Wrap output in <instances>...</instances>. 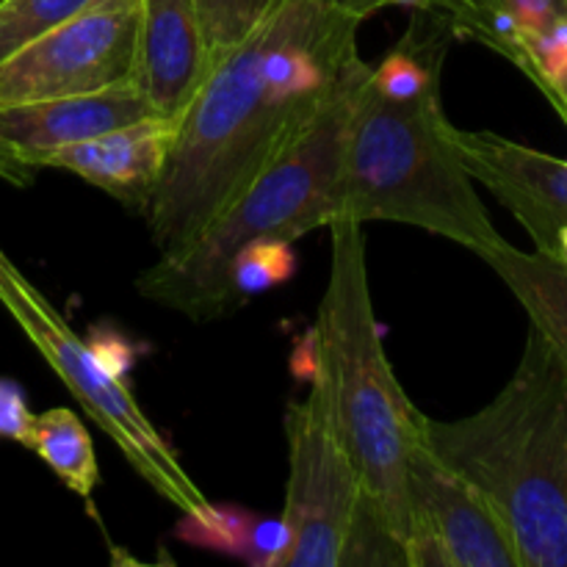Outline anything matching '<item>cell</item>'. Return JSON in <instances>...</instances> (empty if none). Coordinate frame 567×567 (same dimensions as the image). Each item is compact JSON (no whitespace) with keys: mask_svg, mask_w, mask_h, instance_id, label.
<instances>
[{"mask_svg":"<svg viewBox=\"0 0 567 567\" xmlns=\"http://www.w3.org/2000/svg\"><path fill=\"white\" fill-rule=\"evenodd\" d=\"M358 28L336 0H277L241 42L210 61L144 210L161 255L197 241L319 111L360 55Z\"/></svg>","mask_w":567,"mask_h":567,"instance_id":"obj_1","label":"cell"},{"mask_svg":"<svg viewBox=\"0 0 567 567\" xmlns=\"http://www.w3.org/2000/svg\"><path fill=\"white\" fill-rule=\"evenodd\" d=\"M408 502V567H520L496 507L441 463L419 435L410 452Z\"/></svg>","mask_w":567,"mask_h":567,"instance_id":"obj_9","label":"cell"},{"mask_svg":"<svg viewBox=\"0 0 567 567\" xmlns=\"http://www.w3.org/2000/svg\"><path fill=\"white\" fill-rule=\"evenodd\" d=\"M435 14L452 22L454 37L476 39L520 70L532 39L565 22L567 6L563 0H437Z\"/></svg>","mask_w":567,"mask_h":567,"instance_id":"obj_14","label":"cell"},{"mask_svg":"<svg viewBox=\"0 0 567 567\" xmlns=\"http://www.w3.org/2000/svg\"><path fill=\"white\" fill-rule=\"evenodd\" d=\"M336 6H341L347 14L358 17L360 22L369 20L371 14H377L380 11V6H377V0H336Z\"/></svg>","mask_w":567,"mask_h":567,"instance_id":"obj_23","label":"cell"},{"mask_svg":"<svg viewBox=\"0 0 567 567\" xmlns=\"http://www.w3.org/2000/svg\"><path fill=\"white\" fill-rule=\"evenodd\" d=\"M554 260H559V264L567 266V225L559 227L557 233V244H554Z\"/></svg>","mask_w":567,"mask_h":567,"instance_id":"obj_26","label":"cell"},{"mask_svg":"<svg viewBox=\"0 0 567 567\" xmlns=\"http://www.w3.org/2000/svg\"><path fill=\"white\" fill-rule=\"evenodd\" d=\"M25 449H31L75 496L92 504L94 487L100 485L97 454L81 415L70 408H53L33 415L31 435Z\"/></svg>","mask_w":567,"mask_h":567,"instance_id":"obj_17","label":"cell"},{"mask_svg":"<svg viewBox=\"0 0 567 567\" xmlns=\"http://www.w3.org/2000/svg\"><path fill=\"white\" fill-rule=\"evenodd\" d=\"M33 415L37 413L28 408V396L20 382L0 377V441H14L25 446Z\"/></svg>","mask_w":567,"mask_h":567,"instance_id":"obj_21","label":"cell"},{"mask_svg":"<svg viewBox=\"0 0 567 567\" xmlns=\"http://www.w3.org/2000/svg\"><path fill=\"white\" fill-rule=\"evenodd\" d=\"M0 308L11 316L22 336L48 360L61 382L70 388L83 413L114 441L131 468L181 513L203 507L208 498L188 476L175 449L150 421L133 396L125 377L114 374L86 338L53 308L48 297L25 277V271L0 247Z\"/></svg>","mask_w":567,"mask_h":567,"instance_id":"obj_6","label":"cell"},{"mask_svg":"<svg viewBox=\"0 0 567 567\" xmlns=\"http://www.w3.org/2000/svg\"><path fill=\"white\" fill-rule=\"evenodd\" d=\"M546 97H548V103H551L554 109H557V114L563 116L565 125H567V72H565L563 78H559L557 83H554L551 89H548Z\"/></svg>","mask_w":567,"mask_h":567,"instance_id":"obj_24","label":"cell"},{"mask_svg":"<svg viewBox=\"0 0 567 567\" xmlns=\"http://www.w3.org/2000/svg\"><path fill=\"white\" fill-rule=\"evenodd\" d=\"M297 275V255L291 241L282 238H258L249 241L233 255L227 282L236 297V302L255 297V293L271 291Z\"/></svg>","mask_w":567,"mask_h":567,"instance_id":"obj_18","label":"cell"},{"mask_svg":"<svg viewBox=\"0 0 567 567\" xmlns=\"http://www.w3.org/2000/svg\"><path fill=\"white\" fill-rule=\"evenodd\" d=\"M377 6H380V11L388 9V6H402V9L430 11V14H435L437 0H377Z\"/></svg>","mask_w":567,"mask_h":567,"instance_id":"obj_25","label":"cell"},{"mask_svg":"<svg viewBox=\"0 0 567 567\" xmlns=\"http://www.w3.org/2000/svg\"><path fill=\"white\" fill-rule=\"evenodd\" d=\"M482 260L513 291L529 316V324H535L567 360V266L548 255L524 252L509 241Z\"/></svg>","mask_w":567,"mask_h":567,"instance_id":"obj_16","label":"cell"},{"mask_svg":"<svg viewBox=\"0 0 567 567\" xmlns=\"http://www.w3.org/2000/svg\"><path fill=\"white\" fill-rule=\"evenodd\" d=\"M138 0H94L0 64V105L37 103L136 78Z\"/></svg>","mask_w":567,"mask_h":567,"instance_id":"obj_8","label":"cell"},{"mask_svg":"<svg viewBox=\"0 0 567 567\" xmlns=\"http://www.w3.org/2000/svg\"><path fill=\"white\" fill-rule=\"evenodd\" d=\"M94 0H0V64Z\"/></svg>","mask_w":567,"mask_h":567,"instance_id":"obj_19","label":"cell"},{"mask_svg":"<svg viewBox=\"0 0 567 567\" xmlns=\"http://www.w3.org/2000/svg\"><path fill=\"white\" fill-rule=\"evenodd\" d=\"M175 537L255 567H286L291 551V529L286 520L255 515L236 504L205 502L199 509L183 513Z\"/></svg>","mask_w":567,"mask_h":567,"instance_id":"obj_15","label":"cell"},{"mask_svg":"<svg viewBox=\"0 0 567 567\" xmlns=\"http://www.w3.org/2000/svg\"><path fill=\"white\" fill-rule=\"evenodd\" d=\"M369 66L358 55L319 111L205 227L203 236L177 255H161L138 275L136 288L144 299L192 321L219 319L238 305L227 269L244 244L258 238L293 241L341 219L349 114Z\"/></svg>","mask_w":567,"mask_h":567,"instance_id":"obj_4","label":"cell"},{"mask_svg":"<svg viewBox=\"0 0 567 567\" xmlns=\"http://www.w3.org/2000/svg\"><path fill=\"white\" fill-rule=\"evenodd\" d=\"M208 72L197 0H138L136 81L158 114H181Z\"/></svg>","mask_w":567,"mask_h":567,"instance_id":"obj_13","label":"cell"},{"mask_svg":"<svg viewBox=\"0 0 567 567\" xmlns=\"http://www.w3.org/2000/svg\"><path fill=\"white\" fill-rule=\"evenodd\" d=\"M275 3L277 0H197L208 66L233 44L241 42Z\"/></svg>","mask_w":567,"mask_h":567,"instance_id":"obj_20","label":"cell"},{"mask_svg":"<svg viewBox=\"0 0 567 567\" xmlns=\"http://www.w3.org/2000/svg\"><path fill=\"white\" fill-rule=\"evenodd\" d=\"M305 377L321 382L332 421L363 485V515L402 546L408 557V465L419 408L399 385L385 354L374 302L363 225H330V277L319 319L305 338Z\"/></svg>","mask_w":567,"mask_h":567,"instance_id":"obj_3","label":"cell"},{"mask_svg":"<svg viewBox=\"0 0 567 567\" xmlns=\"http://www.w3.org/2000/svg\"><path fill=\"white\" fill-rule=\"evenodd\" d=\"M563 3H565V6H567V0H563Z\"/></svg>","mask_w":567,"mask_h":567,"instance_id":"obj_27","label":"cell"},{"mask_svg":"<svg viewBox=\"0 0 567 567\" xmlns=\"http://www.w3.org/2000/svg\"><path fill=\"white\" fill-rule=\"evenodd\" d=\"M308 396L288 404V487L282 520L291 529L286 567H347L354 526L363 515V485L332 421L316 377Z\"/></svg>","mask_w":567,"mask_h":567,"instance_id":"obj_7","label":"cell"},{"mask_svg":"<svg viewBox=\"0 0 567 567\" xmlns=\"http://www.w3.org/2000/svg\"><path fill=\"white\" fill-rule=\"evenodd\" d=\"M181 114H150L131 125L111 127L39 158V169H61L120 199L133 214L147 210L166 158L175 144Z\"/></svg>","mask_w":567,"mask_h":567,"instance_id":"obj_12","label":"cell"},{"mask_svg":"<svg viewBox=\"0 0 567 567\" xmlns=\"http://www.w3.org/2000/svg\"><path fill=\"white\" fill-rule=\"evenodd\" d=\"M449 127L441 86L413 100H393L371 83L369 66L349 114L343 216L360 225L421 227L480 258L507 244L487 216Z\"/></svg>","mask_w":567,"mask_h":567,"instance_id":"obj_5","label":"cell"},{"mask_svg":"<svg viewBox=\"0 0 567 567\" xmlns=\"http://www.w3.org/2000/svg\"><path fill=\"white\" fill-rule=\"evenodd\" d=\"M449 133L474 183L526 227L535 252L551 258L559 227L567 225V161L491 131L452 125Z\"/></svg>","mask_w":567,"mask_h":567,"instance_id":"obj_11","label":"cell"},{"mask_svg":"<svg viewBox=\"0 0 567 567\" xmlns=\"http://www.w3.org/2000/svg\"><path fill=\"white\" fill-rule=\"evenodd\" d=\"M415 435L496 507L520 567H567V360L535 324L491 404L457 421L419 410Z\"/></svg>","mask_w":567,"mask_h":567,"instance_id":"obj_2","label":"cell"},{"mask_svg":"<svg viewBox=\"0 0 567 567\" xmlns=\"http://www.w3.org/2000/svg\"><path fill=\"white\" fill-rule=\"evenodd\" d=\"M92 349L97 352V358L109 365L114 374L125 377V371H131L133 354L127 338H122L120 332L114 330H94L92 338H89Z\"/></svg>","mask_w":567,"mask_h":567,"instance_id":"obj_22","label":"cell"},{"mask_svg":"<svg viewBox=\"0 0 567 567\" xmlns=\"http://www.w3.org/2000/svg\"><path fill=\"white\" fill-rule=\"evenodd\" d=\"M150 114L158 111L136 78L100 92L0 105V177L28 186L42 155Z\"/></svg>","mask_w":567,"mask_h":567,"instance_id":"obj_10","label":"cell"}]
</instances>
